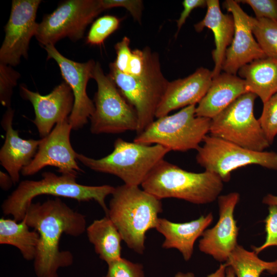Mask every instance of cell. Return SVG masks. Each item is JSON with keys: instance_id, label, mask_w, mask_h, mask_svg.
<instances>
[{"instance_id": "obj_33", "label": "cell", "mask_w": 277, "mask_h": 277, "mask_svg": "<svg viewBox=\"0 0 277 277\" xmlns=\"http://www.w3.org/2000/svg\"><path fill=\"white\" fill-rule=\"evenodd\" d=\"M252 9L256 18L277 21V0H241Z\"/></svg>"}, {"instance_id": "obj_16", "label": "cell", "mask_w": 277, "mask_h": 277, "mask_svg": "<svg viewBox=\"0 0 277 277\" xmlns=\"http://www.w3.org/2000/svg\"><path fill=\"white\" fill-rule=\"evenodd\" d=\"M223 6L233 16L234 32L226 51L222 70L236 75L244 65L266 56L253 34L251 16L242 9L236 1L226 0Z\"/></svg>"}, {"instance_id": "obj_15", "label": "cell", "mask_w": 277, "mask_h": 277, "mask_svg": "<svg viewBox=\"0 0 277 277\" xmlns=\"http://www.w3.org/2000/svg\"><path fill=\"white\" fill-rule=\"evenodd\" d=\"M240 197L236 192L218 197L219 220L212 228L204 231L199 241V250L220 262H226L238 245L239 228L234 211Z\"/></svg>"}, {"instance_id": "obj_39", "label": "cell", "mask_w": 277, "mask_h": 277, "mask_svg": "<svg viewBox=\"0 0 277 277\" xmlns=\"http://www.w3.org/2000/svg\"><path fill=\"white\" fill-rule=\"evenodd\" d=\"M12 184H13V183L10 176L8 174L1 171L0 185L2 189L8 190L11 188Z\"/></svg>"}, {"instance_id": "obj_3", "label": "cell", "mask_w": 277, "mask_h": 277, "mask_svg": "<svg viewBox=\"0 0 277 277\" xmlns=\"http://www.w3.org/2000/svg\"><path fill=\"white\" fill-rule=\"evenodd\" d=\"M39 180H24L8 196L2 205L5 215H11L17 222L25 217L26 211L35 197L44 194L72 199L78 202H96L108 214L106 197L111 195L115 187L108 185L88 186L78 183L77 176L57 175L51 172H45Z\"/></svg>"}, {"instance_id": "obj_25", "label": "cell", "mask_w": 277, "mask_h": 277, "mask_svg": "<svg viewBox=\"0 0 277 277\" xmlns=\"http://www.w3.org/2000/svg\"><path fill=\"white\" fill-rule=\"evenodd\" d=\"M25 219L18 223L15 220H0V244L16 247L26 260H34L39 241V234L30 230Z\"/></svg>"}, {"instance_id": "obj_20", "label": "cell", "mask_w": 277, "mask_h": 277, "mask_svg": "<svg viewBox=\"0 0 277 277\" xmlns=\"http://www.w3.org/2000/svg\"><path fill=\"white\" fill-rule=\"evenodd\" d=\"M247 92L243 79L236 75L221 73L212 78L206 93L196 106L195 115L211 119Z\"/></svg>"}, {"instance_id": "obj_35", "label": "cell", "mask_w": 277, "mask_h": 277, "mask_svg": "<svg viewBox=\"0 0 277 277\" xmlns=\"http://www.w3.org/2000/svg\"><path fill=\"white\" fill-rule=\"evenodd\" d=\"M130 39L127 36H124L122 39L114 46L116 57L112 62L114 66L121 72H126L128 64L132 55L130 48Z\"/></svg>"}, {"instance_id": "obj_4", "label": "cell", "mask_w": 277, "mask_h": 277, "mask_svg": "<svg viewBox=\"0 0 277 277\" xmlns=\"http://www.w3.org/2000/svg\"><path fill=\"white\" fill-rule=\"evenodd\" d=\"M141 186L159 199L176 198L197 205L214 202L224 186L222 179L213 172L188 171L164 159L152 169Z\"/></svg>"}, {"instance_id": "obj_14", "label": "cell", "mask_w": 277, "mask_h": 277, "mask_svg": "<svg viewBox=\"0 0 277 277\" xmlns=\"http://www.w3.org/2000/svg\"><path fill=\"white\" fill-rule=\"evenodd\" d=\"M43 47L48 59H53L57 63L64 82L72 90L74 105L68 121L72 130H79L87 123L95 110L94 104L87 95L86 89L89 80L92 78L96 62L93 60L84 63L71 60L62 55L54 45Z\"/></svg>"}, {"instance_id": "obj_11", "label": "cell", "mask_w": 277, "mask_h": 277, "mask_svg": "<svg viewBox=\"0 0 277 277\" xmlns=\"http://www.w3.org/2000/svg\"><path fill=\"white\" fill-rule=\"evenodd\" d=\"M104 10L101 0H67L38 23L35 34L42 47L68 37L76 42L84 37L88 25Z\"/></svg>"}, {"instance_id": "obj_38", "label": "cell", "mask_w": 277, "mask_h": 277, "mask_svg": "<svg viewBox=\"0 0 277 277\" xmlns=\"http://www.w3.org/2000/svg\"><path fill=\"white\" fill-rule=\"evenodd\" d=\"M226 263L221 264L218 269L213 273L208 275L207 277H225V271L227 267ZM174 277H195L192 272L183 273L177 272Z\"/></svg>"}, {"instance_id": "obj_1", "label": "cell", "mask_w": 277, "mask_h": 277, "mask_svg": "<svg viewBox=\"0 0 277 277\" xmlns=\"http://www.w3.org/2000/svg\"><path fill=\"white\" fill-rule=\"evenodd\" d=\"M24 219L39 236L34 259L37 277H58L57 270L73 262L71 252L60 249L62 235L76 237L82 234L86 230L85 216L56 197L43 203H32Z\"/></svg>"}, {"instance_id": "obj_32", "label": "cell", "mask_w": 277, "mask_h": 277, "mask_svg": "<svg viewBox=\"0 0 277 277\" xmlns=\"http://www.w3.org/2000/svg\"><path fill=\"white\" fill-rule=\"evenodd\" d=\"M268 214L265 219L266 237L265 242L260 246H252L256 254L271 246H277V206L271 205L268 208Z\"/></svg>"}, {"instance_id": "obj_31", "label": "cell", "mask_w": 277, "mask_h": 277, "mask_svg": "<svg viewBox=\"0 0 277 277\" xmlns=\"http://www.w3.org/2000/svg\"><path fill=\"white\" fill-rule=\"evenodd\" d=\"M104 277H144L143 265L133 263L122 257L108 264Z\"/></svg>"}, {"instance_id": "obj_18", "label": "cell", "mask_w": 277, "mask_h": 277, "mask_svg": "<svg viewBox=\"0 0 277 277\" xmlns=\"http://www.w3.org/2000/svg\"><path fill=\"white\" fill-rule=\"evenodd\" d=\"M212 80V71L200 67L191 75L169 82L155 113L158 118L179 108L196 105L204 96Z\"/></svg>"}, {"instance_id": "obj_37", "label": "cell", "mask_w": 277, "mask_h": 277, "mask_svg": "<svg viewBox=\"0 0 277 277\" xmlns=\"http://www.w3.org/2000/svg\"><path fill=\"white\" fill-rule=\"evenodd\" d=\"M182 5L183 10L179 18L176 20L177 29L175 36L177 35L181 27L193 9L207 7V0H184L182 2Z\"/></svg>"}, {"instance_id": "obj_36", "label": "cell", "mask_w": 277, "mask_h": 277, "mask_svg": "<svg viewBox=\"0 0 277 277\" xmlns=\"http://www.w3.org/2000/svg\"><path fill=\"white\" fill-rule=\"evenodd\" d=\"M146 63V55L144 49H135L132 51L126 74L137 76L142 74L144 70Z\"/></svg>"}, {"instance_id": "obj_6", "label": "cell", "mask_w": 277, "mask_h": 277, "mask_svg": "<svg viewBox=\"0 0 277 277\" xmlns=\"http://www.w3.org/2000/svg\"><path fill=\"white\" fill-rule=\"evenodd\" d=\"M113 147L111 153L101 159L78 153L76 159L93 171L114 175L126 185L138 186L170 151L160 145L129 142L121 138L114 141Z\"/></svg>"}, {"instance_id": "obj_34", "label": "cell", "mask_w": 277, "mask_h": 277, "mask_svg": "<svg viewBox=\"0 0 277 277\" xmlns=\"http://www.w3.org/2000/svg\"><path fill=\"white\" fill-rule=\"evenodd\" d=\"M103 9L114 7L126 8L134 20L141 23L143 3L141 0H101Z\"/></svg>"}, {"instance_id": "obj_13", "label": "cell", "mask_w": 277, "mask_h": 277, "mask_svg": "<svg viewBox=\"0 0 277 277\" xmlns=\"http://www.w3.org/2000/svg\"><path fill=\"white\" fill-rule=\"evenodd\" d=\"M72 128L68 118L57 123L51 132L40 139L37 152L21 174L31 176L47 166L56 167L63 175L77 176L83 172L77 163L76 154L70 140Z\"/></svg>"}, {"instance_id": "obj_19", "label": "cell", "mask_w": 277, "mask_h": 277, "mask_svg": "<svg viewBox=\"0 0 277 277\" xmlns=\"http://www.w3.org/2000/svg\"><path fill=\"white\" fill-rule=\"evenodd\" d=\"M14 115V111L10 107L2 117L1 125L5 131V139L0 150V162L15 185L19 180V173L35 155L40 140L21 137L18 131L13 128Z\"/></svg>"}, {"instance_id": "obj_22", "label": "cell", "mask_w": 277, "mask_h": 277, "mask_svg": "<svg viewBox=\"0 0 277 277\" xmlns=\"http://www.w3.org/2000/svg\"><path fill=\"white\" fill-rule=\"evenodd\" d=\"M213 219L212 213L185 223H174L159 218L155 229L165 237L162 247L176 249L188 261L193 254L195 242L202 236Z\"/></svg>"}, {"instance_id": "obj_21", "label": "cell", "mask_w": 277, "mask_h": 277, "mask_svg": "<svg viewBox=\"0 0 277 277\" xmlns=\"http://www.w3.org/2000/svg\"><path fill=\"white\" fill-rule=\"evenodd\" d=\"M196 32L204 28L213 33L215 48L212 52L214 67L212 78L217 76L222 70L226 51L230 45L234 32V23L231 14H224L220 9L218 0H207V12L204 18L194 25Z\"/></svg>"}, {"instance_id": "obj_12", "label": "cell", "mask_w": 277, "mask_h": 277, "mask_svg": "<svg viewBox=\"0 0 277 277\" xmlns=\"http://www.w3.org/2000/svg\"><path fill=\"white\" fill-rule=\"evenodd\" d=\"M40 0H13L10 15L5 26V38L0 49V63L18 65L22 57L28 58L31 38L35 36Z\"/></svg>"}, {"instance_id": "obj_41", "label": "cell", "mask_w": 277, "mask_h": 277, "mask_svg": "<svg viewBox=\"0 0 277 277\" xmlns=\"http://www.w3.org/2000/svg\"><path fill=\"white\" fill-rule=\"evenodd\" d=\"M225 277H235L234 272L231 267L227 266Z\"/></svg>"}, {"instance_id": "obj_40", "label": "cell", "mask_w": 277, "mask_h": 277, "mask_svg": "<svg viewBox=\"0 0 277 277\" xmlns=\"http://www.w3.org/2000/svg\"><path fill=\"white\" fill-rule=\"evenodd\" d=\"M262 203L269 206H277V195L268 194L263 197Z\"/></svg>"}, {"instance_id": "obj_9", "label": "cell", "mask_w": 277, "mask_h": 277, "mask_svg": "<svg viewBox=\"0 0 277 277\" xmlns=\"http://www.w3.org/2000/svg\"><path fill=\"white\" fill-rule=\"evenodd\" d=\"M257 96L243 94L211 119L210 135L245 148L263 151L270 145L254 114Z\"/></svg>"}, {"instance_id": "obj_24", "label": "cell", "mask_w": 277, "mask_h": 277, "mask_svg": "<svg viewBox=\"0 0 277 277\" xmlns=\"http://www.w3.org/2000/svg\"><path fill=\"white\" fill-rule=\"evenodd\" d=\"M96 254L107 264L121 258L122 236L108 216L94 220L86 229Z\"/></svg>"}, {"instance_id": "obj_26", "label": "cell", "mask_w": 277, "mask_h": 277, "mask_svg": "<svg viewBox=\"0 0 277 277\" xmlns=\"http://www.w3.org/2000/svg\"><path fill=\"white\" fill-rule=\"evenodd\" d=\"M237 277H260L267 271L271 274H277V260L266 262L260 259L254 251H250L238 245L226 262Z\"/></svg>"}, {"instance_id": "obj_23", "label": "cell", "mask_w": 277, "mask_h": 277, "mask_svg": "<svg viewBox=\"0 0 277 277\" xmlns=\"http://www.w3.org/2000/svg\"><path fill=\"white\" fill-rule=\"evenodd\" d=\"M240 77L246 83L248 92L259 97L263 103L277 93V58L265 57L241 67Z\"/></svg>"}, {"instance_id": "obj_17", "label": "cell", "mask_w": 277, "mask_h": 277, "mask_svg": "<svg viewBox=\"0 0 277 277\" xmlns=\"http://www.w3.org/2000/svg\"><path fill=\"white\" fill-rule=\"evenodd\" d=\"M19 90L22 97L33 107L35 118L32 122L42 138L47 136L57 123L68 119L73 109L74 96L65 82L45 95L32 91L23 85H20Z\"/></svg>"}, {"instance_id": "obj_29", "label": "cell", "mask_w": 277, "mask_h": 277, "mask_svg": "<svg viewBox=\"0 0 277 277\" xmlns=\"http://www.w3.org/2000/svg\"><path fill=\"white\" fill-rule=\"evenodd\" d=\"M258 120L267 140L272 144L277 135V93L263 103Z\"/></svg>"}, {"instance_id": "obj_27", "label": "cell", "mask_w": 277, "mask_h": 277, "mask_svg": "<svg viewBox=\"0 0 277 277\" xmlns=\"http://www.w3.org/2000/svg\"><path fill=\"white\" fill-rule=\"evenodd\" d=\"M252 32L266 56L277 58V21L251 17Z\"/></svg>"}, {"instance_id": "obj_30", "label": "cell", "mask_w": 277, "mask_h": 277, "mask_svg": "<svg viewBox=\"0 0 277 277\" xmlns=\"http://www.w3.org/2000/svg\"><path fill=\"white\" fill-rule=\"evenodd\" d=\"M20 76L11 66L0 63V102L7 108L11 107L13 89Z\"/></svg>"}, {"instance_id": "obj_10", "label": "cell", "mask_w": 277, "mask_h": 277, "mask_svg": "<svg viewBox=\"0 0 277 277\" xmlns=\"http://www.w3.org/2000/svg\"><path fill=\"white\" fill-rule=\"evenodd\" d=\"M203 142L197 150V163L223 182L230 181L233 170L249 165L277 170L275 152L253 151L211 135H207Z\"/></svg>"}, {"instance_id": "obj_7", "label": "cell", "mask_w": 277, "mask_h": 277, "mask_svg": "<svg viewBox=\"0 0 277 277\" xmlns=\"http://www.w3.org/2000/svg\"><path fill=\"white\" fill-rule=\"evenodd\" d=\"M196 105L154 120L133 142L145 145H160L170 151L197 150L209 131L211 119L195 115Z\"/></svg>"}, {"instance_id": "obj_5", "label": "cell", "mask_w": 277, "mask_h": 277, "mask_svg": "<svg viewBox=\"0 0 277 277\" xmlns=\"http://www.w3.org/2000/svg\"><path fill=\"white\" fill-rule=\"evenodd\" d=\"M144 49L146 63L144 70L140 75L132 76L123 73L113 63L109 64V75L124 97L136 111L137 134L154 121L157 108L169 83L162 72L157 53L152 51L148 47Z\"/></svg>"}, {"instance_id": "obj_8", "label": "cell", "mask_w": 277, "mask_h": 277, "mask_svg": "<svg viewBox=\"0 0 277 277\" xmlns=\"http://www.w3.org/2000/svg\"><path fill=\"white\" fill-rule=\"evenodd\" d=\"M92 78L96 82L95 110L90 118V131L94 134H118L136 131L138 117L136 110L124 97L109 75L96 62Z\"/></svg>"}, {"instance_id": "obj_2", "label": "cell", "mask_w": 277, "mask_h": 277, "mask_svg": "<svg viewBox=\"0 0 277 277\" xmlns=\"http://www.w3.org/2000/svg\"><path fill=\"white\" fill-rule=\"evenodd\" d=\"M108 216L131 249L143 254L146 233L155 228L163 211L161 200L137 186L124 184L115 187Z\"/></svg>"}, {"instance_id": "obj_28", "label": "cell", "mask_w": 277, "mask_h": 277, "mask_svg": "<svg viewBox=\"0 0 277 277\" xmlns=\"http://www.w3.org/2000/svg\"><path fill=\"white\" fill-rule=\"evenodd\" d=\"M121 19L115 16L106 15L96 19L91 26L86 37V43L101 45L120 25Z\"/></svg>"}]
</instances>
